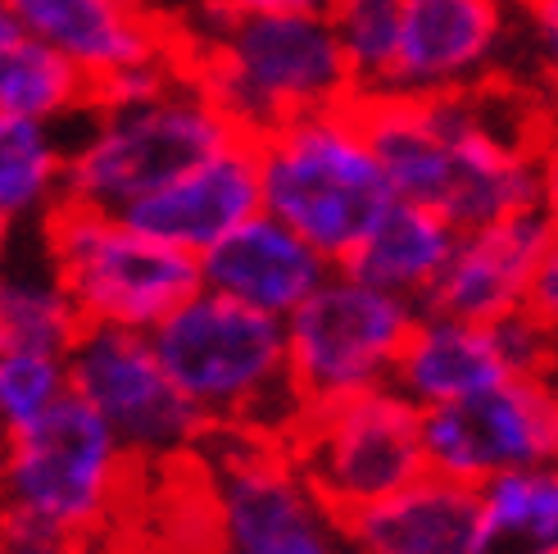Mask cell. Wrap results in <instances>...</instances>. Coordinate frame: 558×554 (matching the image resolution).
<instances>
[{
  "mask_svg": "<svg viewBox=\"0 0 558 554\" xmlns=\"http://www.w3.org/2000/svg\"><path fill=\"white\" fill-rule=\"evenodd\" d=\"M427 468L463 486L558 463V369L518 373L490 392L423 409Z\"/></svg>",
  "mask_w": 558,
  "mask_h": 554,
  "instance_id": "12",
  "label": "cell"
},
{
  "mask_svg": "<svg viewBox=\"0 0 558 554\" xmlns=\"http://www.w3.org/2000/svg\"><path fill=\"white\" fill-rule=\"evenodd\" d=\"M92 100L96 87L64 55H54L50 46L23 33L0 41V115L73 128L92 109Z\"/></svg>",
  "mask_w": 558,
  "mask_h": 554,
  "instance_id": "23",
  "label": "cell"
},
{
  "mask_svg": "<svg viewBox=\"0 0 558 554\" xmlns=\"http://www.w3.org/2000/svg\"><path fill=\"white\" fill-rule=\"evenodd\" d=\"M128 5H136V10H150V0H128Z\"/></svg>",
  "mask_w": 558,
  "mask_h": 554,
  "instance_id": "34",
  "label": "cell"
},
{
  "mask_svg": "<svg viewBox=\"0 0 558 554\" xmlns=\"http://www.w3.org/2000/svg\"><path fill=\"white\" fill-rule=\"evenodd\" d=\"M173 46L195 87L250 142L359 100L327 14H214L178 33Z\"/></svg>",
  "mask_w": 558,
  "mask_h": 554,
  "instance_id": "2",
  "label": "cell"
},
{
  "mask_svg": "<svg viewBox=\"0 0 558 554\" xmlns=\"http://www.w3.org/2000/svg\"><path fill=\"white\" fill-rule=\"evenodd\" d=\"M5 10L23 37L64 55L96 92L178 55L169 27L128 0H5Z\"/></svg>",
  "mask_w": 558,
  "mask_h": 554,
  "instance_id": "15",
  "label": "cell"
},
{
  "mask_svg": "<svg viewBox=\"0 0 558 554\" xmlns=\"http://www.w3.org/2000/svg\"><path fill=\"white\" fill-rule=\"evenodd\" d=\"M549 369H558V350L522 314L509 323H468L423 310L404 341L390 386L417 409H440L482 396L518 373Z\"/></svg>",
  "mask_w": 558,
  "mask_h": 554,
  "instance_id": "14",
  "label": "cell"
},
{
  "mask_svg": "<svg viewBox=\"0 0 558 554\" xmlns=\"http://www.w3.org/2000/svg\"><path fill=\"white\" fill-rule=\"evenodd\" d=\"M69 201V128L0 115V214L41 228Z\"/></svg>",
  "mask_w": 558,
  "mask_h": 554,
  "instance_id": "21",
  "label": "cell"
},
{
  "mask_svg": "<svg viewBox=\"0 0 558 554\" xmlns=\"http://www.w3.org/2000/svg\"><path fill=\"white\" fill-rule=\"evenodd\" d=\"M518 55V0H404L381 96H459L505 77Z\"/></svg>",
  "mask_w": 558,
  "mask_h": 554,
  "instance_id": "13",
  "label": "cell"
},
{
  "mask_svg": "<svg viewBox=\"0 0 558 554\" xmlns=\"http://www.w3.org/2000/svg\"><path fill=\"white\" fill-rule=\"evenodd\" d=\"M255 159L264 214L300 232L331 264H345L396 201L359 100L272 128L255 142Z\"/></svg>",
  "mask_w": 558,
  "mask_h": 554,
  "instance_id": "5",
  "label": "cell"
},
{
  "mask_svg": "<svg viewBox=\"0 0 558 554\" xmlns=\"http://www.w3.org/2000/svg\"><path fill=\"white\" fill-rule=\"evenodd\" d=\"M69 386L146 473L186 463L209 436L173 386L150 332L82 327L69 350Z\"/></svg>",
  "mask_w": 558,
  "mask_h": 554,
  "instance_id": "11",
  "label": "cell"
},
{
  "mask_svg": "<svg viewBox=\"0 0 558 554\" xmlns=\"http://www.w3.org/2000/svg\"><path fill=\"white\" fill-rule=\"evenodd\" d=\"M236 136L186 69L142 92L96 96L69 132V205L128 214Z\"/></svg>",
  "mask_w": 558,
  "mask_h": 554,
  "instance_id": "3",
  "label": "cell"
},
{
  "mask_svg": "<svg viewBox=\"0 0 558 554\" xmlns=\"http://www.w3.org/2000/svg\"><path fill=\"white\" fill-rule=\"evenodd\" d=\"M14 241H19V228L10 224L5 214H0V268H5L14 260Z\"/></svg>",
  "mask_w": 558,
  "mask_h": 554,
  "instance_id": "32",
  "label": "cell"
},
{
  "mask_svg": "<svg viewBox=\"0 0 558 554\" xmlns=\"http://www.w3.org/2000/svg\"><path fill=\"white\" fill-rule=\"evenodd\" d=\"M337 0H214L218 14H331Z\"/></svg>",
  "mask_w": 558,
  "mask_h": 554,
  "instance_id": "30",
  "label": "cell"
},
{
  "mask_svg": "<svg viewBox=\"0 0 558 554\" xmlns=\"http://www.w3.org/2000/svg\"><path fill=\"white\" fill-rule=\"evenodd\" d=\"M191 463L209 505V554H354L341 514L304 482L282 436L209 432Z\"/></svg>",
  "mask_w": 558,
  "mask_h": 554,
  "instance_id": "8",
  "label": "cell"
},
{
  "mask_svg": "<svg viewBox=\"0 0 558 554\" xmlns=\"http://www.w3.org/2000/svg\"><path fill=\"white\" fill-rule=\"evenodd\" d=\"M549 245H554V232L541 209L459 232L450 264H445L440 282L427 296L423 310L468 318V323L518 318L526 287H532V273L545 260Z\"/></svg>",
  "mask_w": 558,
  "mask_h": 554,
  "instance_id": "17",
  "label": "cell"
},
{
  "mask_svg": "<svg viewBox=\"0 0 558 554\" xmlns=\"http://www.w3.org/2000/svg\"><path fill=\"white\" fill-rule=\"evenodd\" d=\"M522 318L558 350V241L549 245L545 260L532 273V287H526V300H522Z\"/></svg>",
  "mask_w": 558,
  "mask_h": 554,
  "instance_id": "29",
  "label": "cell"
},
{
  "mask_svg": "<svg viewBox=\"0 0 558 554\" xmlns=\"http://www.w3.org/2000/svg\"><path fill=\"white\" fill-rule=\"evenodd\" d=\"M77 337L82 318L46 264L37 273L19 264L0 268V350L69 354Z\"/></svg>",
  "mask_w": 558,
  "mask_h": 554,
  "instance_id": "24",
  "label": "cell"
},
{
  "mask_svg": "<svg viewBox=\"0 0 558 554\" xmlns=\"http://www.w3.org/2000/svg\"><path fill=\"white\" fill-rule=\"evenodd\" d=\"M146 468L96 413L69 396L27 432L0 436V514L50 522L123 550Z\"/></svg>",
  "mask_w": 558,
  "mask_h": 554,
  "instance_id": "6",
  "label": "cell"
},
{
  "mask_svg": "<svg viewBox=\"0 0 558 554\" xmlns=\"http://www.w3.org/2000/svg\"><path fill=\"white\" fill-rule=\"evenodd\" d=\"M0 554H114V550L87 537H73L64 528H50V522L0 514Z\"/></svg>",
  "mask_w": 558,
  "mask_h": 554,
  "instance_id": "28",
  "label": "cell"
},
{
  "mask_svg": "<svg viewBox=\"0 0 558 554\" xmlns=\"http://www.w3.org/2000/svg\"><path fill=\"white\" fill-rule=\"evenodd\" d=\"M454 241H459V228L445 214L413 201H390L341 268L423 310L445 264H450Z\"/></svg>",
  "mask_w": 558,
  "mask_h": 554,
  "instance_id": "20",
  "label": "cell"
},
{
  "mask_svg": "<svg viewBox=\"0 0 558 554\" xmlns=\"http://www.w3.org/2000/svg\"><path fill=\"white\" fill-rule=\"evenodd\" d=\"M331 268L337 264L323 260L300 232L277 224L272 214H255L209 255H201V287L287 323Z\"/></svg>",
  "mask_w": 558,
  "mask_h": 554,
  "instance_id": "18",
  "label": "cell"
},
{
  "mask_svg": "<svg viewBox=\"0 0 558 554\" xmlns=\"http://www.w3.org/2000/svg\"><path fill=\"white\" fill-rule=\"evenodd\" d=\"M359 105L396 201L427 205L459 232L541 209V150L558 115L541 87L505 73L459 96H368Z\"/></svg>",
  "mask_w": 558,
  "mask_h": 554,
  "instance_id": "1",
  "label": "cell"
},
{
  "mask_svg": "<svg viewBox=\"0 0 558 554\" xmlns=\"http://www.w3.org/2000/svg\"><path fill=\"white\" fill-rule=\"evenodd\" d=\"M10 37H19V23H14V14L5 10V0H0V41H10Z\"/></svg>",
  "mask_w": 558,
  "mask_h": 554,
  "instance_id": "33",
  "label": "cell"
},
{
  "mask_svg": "<svg viewBox=\"0 0 558 554\" xmlns=\"http://www.w3.org/2000/svg\"><path fill=\"white\" fill-rule=\"evenodd\" d=\"M468 554H558V463L522 468L477 486Z\"/></svg>",
  "mask_w": 558,
  "mask_h": 554,
  "instance_id": "22",
  "label": "cell"
},
{
  "mask_svg": "<svg viewBox=\"0 0 558 554\" xmlns=\"http://www.w3.org/2000/svg\"><path fill=\"white\" fill-rule=\"evenodd\" d=\"M282 441L304 482L341 518L427 473L423 409L396 386L310 405Z\"/></svg>",
  "mask_w": 558,
  "mask_h": 554,
  "instance_id": "9",
  "label": "cell"
},
{
  "mask_svg": "<svg viewBox=\"0 0 558 554\" xmlns=\"http://www.w3.org/2000/svg\"><path fill=\"white\" fill-rule=\"evenodd\" d=\"M345 537L354 554H468L477 522V486L445 473L413 478L386 501L345 514Z\"/></svg>",
  "mask_w": 558,
  "mask_h": 554,
  "instance_id": "19",
  "label": "cell"
},
{
  "mask_svg": "<svg viewBox=\"0 0 558 554\" xmlns=\"http://www.w3.org/2000/svg\"><path fill=\"white\" fill-rule=\"evenodd\" d=\"M541 169H545V196H541V214H545V224L558 241V115L545 132V150H541Z\"/></svg>",
  "mask_w": 558,
  "mask_h": 554,
  "instance_id": "31",
  "label": "cell"
},
{
  "mask_svg": "<svg viewBox=\"0 0 558 554\" xmlns=\"http://www.w3.org/2000/svg\"><path fill=\"white\" fill-rule=\"evenodd\" d=\"M327 19H331V33H337L345 60H350L359 100L381 96L390 60H396L404 0H337Z\"/></svg>",
  "mask_w": 558,
  "mask_h": 554,
  "instance_id": "25",
  "label": "cell"
},
{
  "mask_svg": "<svg viewBox=\"0 0 558 554\" xmlns=\"http://www.w3.org/2000/svg\"><path fill=\"white\" fill-rule=\"evenodd\" d=\"M518 55L558 105V0H518Z\"/></svg>",
  "mask_w": 558,
  "mask_h": 554,
  "instance_id": "27",
  "label": "cell"
},
{
  "mask_svg": "<svg viewBox=\"0 0 558 554\" xmlns=\"http://www.w3.org/2000/svg\"><path fill=\"white\" fill-rule=\"evenodd\" d=\"M255 214H264L259 159H255V142L236 136L232 146L214 150L195 169L178 173L169 186L136 201L123 218L142 232H150L155 241L201 260L222 237H232L241 224H250Z\"/></svg>",
  "mask_w": 558,
  "mask_h": 554,
  "instance_id": "16",
  "label": "cell"
},
{
  "mask_svg": "<svg viewBox=\"0 0 558 554\" xmlns=\"http://www.w3.org/2000/svg\"><path fill=\"white\" fill-rule=\"evenodd\" d=\"M69 396V354L0 350V436L27 432Z\"/></svg>",
  "mask_w": 558,
  "mask_h": 554,
  "instance_id": "26",
  "label": "cell"
},
{
  "mask_svg": "<svg viewBox=\"0 0 558 554\" xmlns=\"http://www.w3.org/2000/svg\"><path fill=\"white\" fill-rule=\"evenodd\" d=\"M41 232V260L64 287L82 327L155 332L201 291V260L155 241L123 214L60 205Z\"/></svg>",
  "mask_w": 558,
  "mask_h": 554,
  "instance_id": "7",
  "label": "cell"
},
{
  "mask_svg": "<svg viewBox=\"0 0 558 554\" xmlns=\"http://www.w3.org/2000/svg\"><path fill=\"white\" fill-rule=\"evenodd\" d=\"M417 314V304L364 282L350 268H331L323 287L287 318L291 382L304 409L396 382Z\"/></svg>",
  "mask_w": 558,
  "mask_h": 554,
  "instance_id": "10",
  "label": "cell"
},
{
  "mask_svg": "<svg viewBox=\"0 0 558 554\" xmlns=\"http://www.w3.org/2000/svg\"><path fill=\"white\" fill-rule=\"evenodd\" d=\"M150 341L209 432L287 436L304 413L282 318L201 287L150 332Z\"/></svg>",
  "mask_w": 558,
  "mask_h": 554,
  "instance_id": "4",
  "label": "cell"
}]
</instances>
